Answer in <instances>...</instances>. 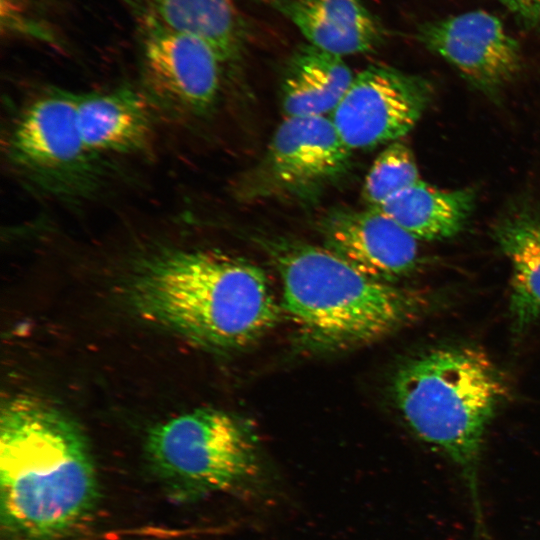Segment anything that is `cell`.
<instances>
[{
    "instance_id": "6da1fadb",
    "label": "cell",
    "mask_w": 540,
    "mask_h": 540,
    "mask_svg": "<svg viewBox=\"0 0 540 540\" xmlns=\"http://www.w3.org/2000/svg\"><path fill=\"white\" fill-rule=\"evenodd\" d=\"M127 284L144 319L216 350L252 344L280 315L265 272L218 251L160 249L136 263Z\"/></svg>"
},
{
    "instance_id": "7a4b0ae2",
    "label": "cell",
    "mask_w": 540,
    "mask_h": 540,
    "mask_svg": "<svg viewBox=\"0 0 540 540\" xmlns=\"http://www.w3.org/2000/svg\"><path fill=\"white\" fill-rule=\"evenodd\" d=\"M1 523L25 540L64 535L94 509L98 482L78 424L28 396L9 400L0 417Z\"/></svg>"
},
{
    "instance_id": "3957f363",
    "label": "cell",
    "mask_w": 540,
    "mask_h": 540,
    "mask_svg": "<svg viewBox=\"0 0 540 540\" xmlns=\"http://www.w3.org/2000/svg\"><path fill=\"white\" fill-rule=\"evenodd\" d=\"M262 243L282 281L284 310L315 347L369 344L424 308L415 292L365 275L324 246L286 238Z\"/></svg>"
},
{
    "instance_id": "277c9868",
    "label": "cell",
    "mask_w": 540,
    "mask_h": 540,
    "mask_svg": "<svg viewBox=\"0 0 540 540\" xmlns=\"http://www.w3.org/2000/svg\"><path fill=\"white\" fill-rule=\"evenodd\" d=\"M505 391L487 354L466 346L426 351L402 365L392 383L410 429L458 469L480 536L485 534L479 482L483 443Z\"/></svg>"
},
{
    "instance_id": "5b68a950",
    "label": "cell",
    "mask_w": 540,
    "mask_h": 540,
    "mask_svg": "<svg viewBox=\"0 0 540 540\" xmlns=\"http://www.w3.org/2000/svg\"><path fill=\"white\" fill-rule=\"evenodd\" d=\"M149 468L167 495L193 502L215 492L251 490L263 479L255 434L232 414L200 408L154 426Z\"/></svg>"
},
{
    "instance_id": "8992f818",
    "label": "cell",
    "mask_w": 540,
    "mask_h": 540,
    "mask_svg": "<svg viewBox=\"0 0 540 540\" xmlns=\"http://www.w3.org/2000/svg\"><path fill=\"white\" fill-rule=\"evenodd\" d=\"M6 151L13 169L48 196L80 200L100 184L99 158L77 127L75 93L54 88L29 102L8 132Z\"/></svg>"
},
{
    "instance_id": "52a82bcc",
    "label": "cell",
    "mask_w": 540,
    "mask_h": 540,
    "mask_svg": "<svg viewBox=\"0 0 540 540\" xmlns=\"http://www.w3.org/2000/svg\"><path fill=\"white\" fill-rule=\"evenodd\" d=\"M352 152L330 116L284 118L243 181L242 196L312 203L344 179Z\"/></svg>"
},
{
    "instance_id": "ba28073f",
    "label": "cell",
    "mask_w": 540,
    "mask_h": 540,
    "mask_svg": "<svg viewBox=\"0 0 540 540\" xmlns=\"http://www.w3.org/2000/svg\"><path fill=\"white\" fill-rule=\"evenodd\" d=\"M432 95V84L422 76L389 66H369L354 75L329 116L351 151L371 149L405 136Z\"/></svg>"
},
{
    "instance_id": "9c48e42d",
    "label": "cell",
    "mask_w": 540,
    "mask_h": 540,
    "mask_svg": "<svg viewBox=\"0 0 540 540\" xmlns=\"http://www.w3.org/2000/svg\"><path fill=\"white\" fill-rule=\"evenodd\" d=\"M416 39L472 87L493 99L523 67L519 42L497 16L484 10L423 22Z\"/></svg>"
},
{
    "instance_id": "30bf717a",
    "label": "cell",
    "mask_w": 540,
    "mask_h": 540,
    "mask_svg": "<svg viewBox=\"0 0 540 540\" xmlns=\"http://www.w3.org/2000/svg\"><path fill=\"white\" fill-rule=\"evenodd\" d=\"M143 60L149 89L163 103L193 116L214 108L223 61L209 42L156 25L145 38Z\"/></svg>"
},
{
    "instance_id": "8fae6325",
    "label": "cell",
    "mask_w": 540,
    "mask_h": 540,
    "mask_svg": "<svg viewBox=\"0 0 540 540\" xmlns=\"http://www.w3.org/2000/svg\"><path fill=\"white\" fill-rule=\"evenodd\" d=\"M319 230L324 247L376 280L392 283L418 263V240L377 210L334 209Z\"/></svg>"
},
{
    "instance_id": "7c38bea8",
    "label": "cell",
    "mask_w": 540,
    "mask_h": 540,
    "mask_svg": "<svg viewBox=\"0 0 540 540\" xmlns=\"http://www.w3.org/2000/svg\"><path fill=\"white\" fill-rule=\"evenodd\" d=\"M75 115L84 145L97 158L102 154H136L150 142L147 103L131 88L75 93Z\"/></svg>"
},
{
    "instance_id": "4fadbf2b",
    "label": "cell",
    "mask_w": 540,
    "mask_h": 540,
    "mask_svg": "<svg viewBox=\"0 0 540 540\" xmlns=\"http://www.w3.org/2000/svg\"><path fill=\"white\" fill-rule=\"evenodd\" d=\"M308 43L346 56L371 52L384 41L379 21L360 0H268Z\"/></svg>"
},
{
    "instance_id": "5bb4252c",
    "label": "cell",
    "mask_w": 540,
    "mask_h": 540,
    "mask_svg": "<svg viewBox=\"0 0 540 540\" xmlns=\"http://www.w3.org/2000/svg\"><path fill=\"white\" fill-rule=\"evenodd\" d=\"M492 237L511 262L509 311L520 335L540 320V207L528 200L513 203L495 221Z\"/></svg>"
},
{
    "instance_id": "9a60e30c",
    "label": "cell",
    "mask_w": 540,
    "mask_h": 540,
    "mask_svg": "<svg viewBox=\"0 0 540 540\" xmlns=\"http://www.w3.org/2000/svg\"><path fill=\"white\" fill-rule=\"evenodd\" d=\"M353 78L341 56L311 44L299 47L288 60L281 80L284 118L329 116Z\"/></svg>"
},
{
    "instance_id": "2e32d148",
    "label": "cell",
    "mask_w": 540,
    "mask_h": 540,
    "mask_svg": "<svg viewBox=\"0 0 540 540\" xmlns=\"http://www.w3.org/2000/svg\"><path fill=\"white\" fill-rule=\"evenodd\" d=\"M476 197L473 188L442 190L419 180L373 209L417 240L436 241L452 238L464 229Z\"/></svg>"
},
{
    "instance_id": "e0dca14e",
    "label": "cell",
    "mask_w": 540,
    "mask_h": 540,
    "mask_svg": "<svg viewBox=\"0 0 540 540\" xmlns=\"http://www.w3.org/2000/svg\"><path fill=\"white\" fill-rule=\"evenodd\" d=\"M160 24L209 42L222 61L237 56L240 36L232 0H148Z\"/></svg>"
},
{
    "instance_id": "ac0fdd59",
    "label": "cell",
    "mask_w": 540,
    "mask_h": 540,
    "mask_svg": "<svg viewBox=\"0 0 540 540\" xmlns=\"http://www.w3.org/2000/svg\"><path fill=\"white\" fill-rule=\"evenodd\" d=\"M420 179L414 154L399 140L389 143L370 167L361 197L367 208H377Z\"/></svg>"
},
{
    "instance_id": "d6986e66",
    "label": "cell",
    "mask_w": 540,
    "mask_h": 540,
    "mask_svg": "<svg viewBox=\"0 0 540 540\" xmlns=\"http://www.w3.org/2000/svg\"><path fill=\"white\" fill-rule=\"evenodd\" d=\"M522 29L540 35V0H495Z\"/></svg>"
}]
</instances>
